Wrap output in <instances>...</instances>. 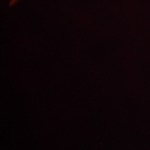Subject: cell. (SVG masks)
<instances>
[{
	"label": "cell",
	"instance_id": "cell-1",
	"mask_svg": "<svg viewBox=\"0 0 150 150\" xmlns=\"http://www.w3.org/2000/svg\"><path fill=\"white\" fill-rule=\"evenodd\" d=\"M19 0H11L10 1V4H9V5L10 6H13L14 4H16L18 2Z\"/></svg>",
	"mask_w": 150,
	"mask_h": 150
}]
</instances>
